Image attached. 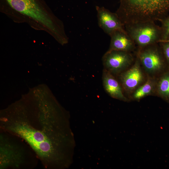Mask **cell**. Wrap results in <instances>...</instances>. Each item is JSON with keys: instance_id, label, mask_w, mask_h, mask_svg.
<instances>
[{"instance_id": "cell-12", "label": "cell", "mask_w": 169, "mask_h": 169, "mask_svg": "<svg viewBox=\"0 0 169 169\" xmlns=\"http://www.w3.org/2000/svg\"><path fill=\"white\" fill-rule=\"evenodd\" d=\"M157 77L155 94L169 103V68Z\"/></svg>"}, {"instance_id": "cell-13", "label": "cell", "mask_w": 169, "mask_h": 169, "mask_svg": "<svg viewBox=\"0 0 169 169\" xmlns=\"http://www.w3.org/2000/svg\"><path fill=\"white\" fill-rule=\"evenodd\" d=\"M156 78L155 79L153 77L148 76L145 82L132 93V97L133 99L139 100L155 93Z\"/></svg>"}, {"instance_id": "cell-7", "label": "cell", "mask_w": 169, "mask_h": 169, "mask_svg": "<svg viewBox=\"0 0 169 169\" xmlns=\"http://www.w3.org/2000/svg\"><path fill=\"white\" fill-rule=\"evenodd\" d=\"M135 60L131 52L120 50H108L102 58L104 69L115 76L128 69Z\"/></svg>"}, {"instance_id": "cell-1", "label": "cell", "mask_w": 169, "mask_h": 169, "mask_svg": "<svg viewBox=\"0 0 169 169\" xmlns=\"http://www.w3.org/2000/svg\"><path fill=\"white\" fill-rule=\"evenodd\" d=\"M58 120L52 112L45 109L38 113L14 111L1 115V131L23 140L44 167L49 169L54 168L61 158Z\"/></svg>"}, {"instance_id": "cell-4", "label": "cell", "mask_w": 169, "mask_h": 169, "mask_svg": "<svg viewBox=\"0 0 169 169\" xmlns=\"http://www.w3.org/2000/svg\"><path fill=\"white\" fill-rule=\"evenodd\" d=\"M21 139L1 131L0 135V169L33 168L34 155Z\"/></svg>"}, {"instance_id": "cell-14", "label": "cell", "mask_w": 169, "mask_h": 169, "mask_svg": "<svg viewBox=\"0 0 169 169\" xmlns=\"http://www.w3.org/2000/svg\"><path fill=\"white\" fill-rule=\"evenodd\" d=\"M161 22V35L160 40H169V14Z\"/></svg>"}, {"instance_id": "cell-16", "label": "cell", "mask_w": 169, "mask_h": 169, "mask_svg": "<svg viewBox=\"0 0 169 169\" xmlns=\"http://www.w3.org/2000/svg\"><path fill=\"white\" fill-rule=\"evenodd\" d=\"M162 41H169V40H160L158 41V43L160 42H162Z\"/></svg>"}, {"instance_id": "cell-2", "label": "cell", "mask_w": 169, "mask_h": 169, "mask_svg": "<svg viewBox=\"0 0 169 169\" xmlns=\"http://www.w3.org/2000/svg\"><path fill=\"white\" fill-rule=\"evenodd\" d=\"M115 13L123 24L160 22L169 14V0H120Z\"/></svg>"}, {"instance_id": "cell-9", "label": "cell", "mask_w": 169, "mask_h": 169, "mask_svg": "<svg viewBox=\"0 0 169 169\" xmlns=\"http://www.w3.org/2000/svg\"><path fill=\"white\" fill-rule=\"evenodd\" d=\"M98 24L103 31L110 36L116 31L126 32L124 25L115 13L103 7H96Z\"/></svg>"}, {"instance_id": "cell-3", "label": "cell", "mask_w": 169, "mask_h": 169, "mask_svg": "<svg viewBox=\"0 0 169 169\" xmlns=\"http://www.w3.org/2000/svg\"><path fill=\"white\" fill-rule=\"evenodd\" d=\"M16 11L28 17L48 29L55 38L62 44L68 38L61 22L49 13L42 0H5Z\"/></svg>"}, {"instance_id": "cell-5", "label": "cell", "mask_w": 169, "mask_h": 169, "mask_svg": "<svg viewBox=\"0 0 169 169\" xmlns=\"http://www.w3.org/2000/svg\"><path fill=\"white\" fill-rule=\"evenodd\" d=\"M137 49L136 56L139 59L142 68L149 75L148 76H158L168 68L158 43Z\"/></svg>"}, {"instance_id": "cell-10", "label": "cell", "mask_w": 169, "mask_h": 169, "mask_svg": "<svg viewBox=\"0 0 169 169\" xmlns=\"http://www.w3.org/2000/svg\"><path fill=\"white\" fill-rule=\"evenodd\" d=\"M102 80L105 90L111 97L124 101H129L124 95L123 89L118 79L104 69L102 72Z\"/></svg>"}, {"instance_id": "cell-15", "label": "cell", "mask_w": 169, "mask_h": 169, "mask_svg": "<svg viewBox=\"0 0 169 169\" xmlns=\"http://www.w3.org/2000/svg\"><path fill=\"white\" fill-rule=\"evenodd\" d=\"M158 43L161 48L168 68H169V41L160 42Z\"/></svg>"}, {"instance_id": "cell-11", "label": "cell", "mask_w": 169, "mask_h": 169, "mask_svg": "<svg viewBox=\"0 0 169 169\" xmlns=\"http://www.w3.org/2000/svg\"><path fill=\"white\" fill-rule=\"evenodd\" d=\"M108 50H115L131 52L137 49L133 40L126 32L116 31L113 33Z\"/></svg>"}, {"instance_id": "cell-8", "label": "cell", "mask_w": 169, "mask_h": 169, "mask_svg": "<svg viewBox=\"0 0 169 169\" xmlns=\"http://www.w3.org/2000/svg\"><path fill=\"white\" fill-rule=\"evenodd\" d=\"M139 60L136 56L133 65L118 76L123 90L127 93H132L146 81L145 75Z\"/></svg>"}, {"instance_id": "cell-6", "label": "cell", "mask_w": 169, "mask_h": 169, "mask_svg": "<svg viewBox=\"0 0 169 169\" xmlns=\"http://www.w3.org/2000/svg\"><path fill=\"white\" fill-rule=\"evenodd\" d=\"M128 34L135 44L137 48L158 43L161 38L160 26L151 21L139 22L124 26Z\"/></svg>"}]
</instances>
